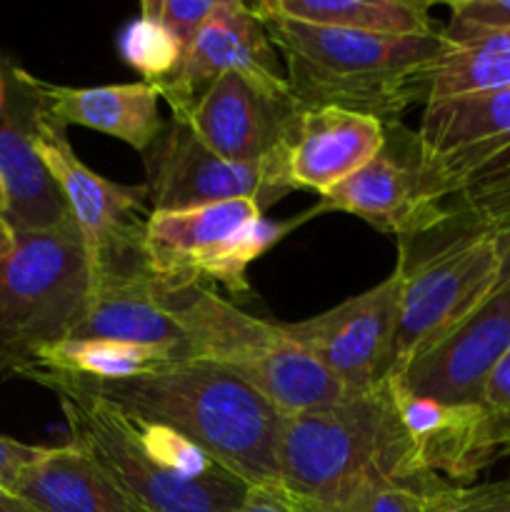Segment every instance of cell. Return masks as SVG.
I'll return each mask as SVG.
<instances>
[{"label":"cell","mask_w":510,"mask_h":512,"mask_svg":"<svg viewBox=\"0 0 510 512\" xmlns=\"http://www.w3.org/2000/svg\"><path fill=\"white\" fill-rule=\"evenodd\" d=\"M60 400L70 445L150 512H238L253 485L178 430L128 413L53 373H28Z\"/></svg>","instance_id":"1"},{"label":"cell","mask_w":510,"mask_h":512,"mask_svg":"<svg viewBox=\"0 0 510 512\" xmlns=\"http://www.w3.org/2000/svg\"><path fill=\"white\" fill-rule=\"evenodd\" d=\"M30 373H53L128 413L168 425L253 488H278L285 415L225 365L188 358L125 380H85L55 370Z\"/></svg>","instance_id":"2"},{"label":"cell","mask_w":510,"mask_h":512,"mask_svg":"<svg viewBox=\"0 0 510 512\" xmlns=\"http://www.w3.org/2000/svg\"><path fill=\"white\" fill-rule=\"evenodd\" d=\"M258 15V13H255ZM288 68L295 98L308 108L335 105L398 123V115L428 100V73L443 53L440 30L420 38L368 35L258 15Z\"/></svg>","instance_id":"3"},{"label":"cell","mask_w":510,"mask_h":512,"mask_svg":"<svg viewBox=\"0 0 510 512\" xmlns=\"http://www.w3.org/2000/svg\"><path fill=\"white\" fill-rule=\"evenodd\" d=\"M395 410L388 383L323 410L285 418L278 448V490L318 505L368 480L425 478Z\"/></svg>","instance_id":"4"},{"label":"cell","mask_w":510,"mask_h":512,"mask_svg":"<svg viewBox=\"0 0 510 512\" xmlns=\"http://www.w3.org/2000/svg\"><path fill=\"white\" fill-rule=\"evenodd\" d=\"M175 305L185 330V358L225 365L285 418L350 398L338 375L295 343L283 325L243 313L208 285L175 280Z\"/></svg>","instance_id":"5"},{"label":"cell","mask_w":510,"mask_h":512,"mask_svg":"<svg viewBox=\"0 0 510 512\" xmlns=\"http://www.w3.org/2000/svg\"><path fill=\"white\" fill-rule=\"evenodd\" d=\"M88 300V253L75 220L18 233L0 258V375L23 378L45 348L73 338Z\"/></svg>","instance_id":"6"},{"label":"cell","mask_w":510,"mask_h":512,"mask_svg":"<svg viewBox=\"0 0 510 512\" xmlns=\"http://www.w3.org/2000/svg\"><path fill=\"white\" fill-rule=\"evenodd\" d=\"M395 268L403 273V290L388 378L403 373L493 295L498 253L490 233L443 223L423 238L400 240Z\"/></svg>","instance_id":"7"},{"label":"cell","mask_w":510,"mask_h":512,"mask_svg":"<svg viewBox=\"0 0 510 512\" xmlns=\"http://www.w3.org/2000/svg\"><path fill=\"white\" fill-rule=\"evenodd\" d=\"M303 215L285 223L263 218L250 198L188 210H150L140 260L148 273L190 283H218L235 298L253 295L248 268L278 245Z\"/></svg>","instance_id":"8"},{"label":"cell","mask_w":510,"mask_h":512,"mask_svg":"<svg viewBox=\"0 0 510 512\" xmlns=\"http://www.w3.org/2000/svg\"><path fill=\"white\" fill-rule=\"evenodd\" d=\"M35 153L58 183L88 253L90 288L118 273L143 268L140 243L148 220V188L118 185L90 170L70 148L63 125L35 108Z\"/></svg>","instance_id":"9"},{"label":"cell","mask_w":510,"mask_h":512,"mask_svg":"<svg viewBox=\"0 0 510 512\" xmlns=\"http://www.w3.org/2000/svg\"><path fill=\"white\" fill-rule=\"evenodd\" d=\"M150 210H188L250 198L268 208L288 195V153L260 163H233L208 148L190 125L170 118L145 153Z\"/></svg>","instance_id":"10"},{"label":"cell","mask_w":510,"mask_h":512,"mask_svg":"<svg viewBox=\"0 0 510 512\" xmlns=\"http://www.w3.org/2000/svg\"><path fill=\"white\" fill-rule=\"evenodd\" d=\"M358 215L380 233L400 240H415L445 223V213L430 195L423 175L418 133L403 123L385 125V145L368 165L320 195L318 205L305 210V218L320 213Z\"/></svg>","instance_id":"11"},{"label":"cell","mask_w":510,"mask_h":512,"mask_svg":"<svg viewBox=\"0 0 510 512\" xmlns=\"http://www.w3.org/2000/svg\"><path fill=\"white\" fill-rule=\"evenodd\" d=\"M400 290L403 273L395 268L375 288L315 318L283 323V330L338 375L350 395L370 393L388 380L393 368Z\"/></svg>","instance_id":"12"},{"label":"cell","mask_w":510,"mask_h":512,"mask_svg":"<svg viewBox=\"0 0 510 512\" xmlns=\"http://www.w3.org/2000/svg\"><path fill=\"white\" fill-rule=\"evenodd\" d=\"M303 108L290 90L288 78L223 73L180 120L220 158L260 163L288 153Z\"/></svg>","instance_id":"13"},{"label":"cell","mask_w":510,"mask_h":512,"mask_svg":"<svg viewBox=\"0 0 510 512\" xmlns=\"http://www.w3.org/2000/svg\"><path fill=\"white\" fill-rule=\"evenodd\" d=\"M510 348V290L490 295L438 345L410 360L395 383L420 398L480 405L485 383Z\"/></svg>","instance_id":"14"},{"label":"cell","mask_w":510,"mask_h":512,"mask_svg":"<svg viewBox=\"0 0 510 512\" xmlns=\"http://www.w3.org/2000/svg\"><path fill=\"white\" fill-rule=\"evenodd\" d=\"M385 383L423 473L448 478L455 485H470V480L505 453L503 435L483 405L440 403L408 393L395 380Z\"/></svg>","instance_id":"15"},{"label":"cell","mask_w":510,"mask_h":512,"mask_svg":"<svg viewBox=\"0 0 510 512\" xmlns=\"http://www.w3.org/2000/svg\"><path fill=\"white\" fill-rule=\"evenodd\" d=\"M223 73L285 78L278 70L265 23L255 15L253 5L240 0H220L200 28L180 73L158 85V93L170 105L173 118H185L200 93Z\"/></svg>","instance_id":"16"},{"label":"cell","mask_w":510,"mask_h":512,"mask_svg":"<svg viewBox=\"0 0 510 512\" xmlns=\"http://www.w3.org/2000/svg\"><path fill=\"white\" fill-rule=\"evenodd\" d=\"M38 108L28 70L13 65L10 98L0 113V180L15 233H45L73 220L50 170L35 153L33 115Z\"/></svg>","instance_id":"17"},{"label":"cell","mask_w":510,"mask_h":512,"mask_svg":"<svg viewBox=\"0 0 510 512\" xmlns=\"http://www.w3.org/2000/svg\"><path fill=\"white\" fill-rule=\"evenodd\" d=\"M73 338L158 345L185 358V330L175 305V280L145 268L110 275L90 288L88 310Z\"/></svg>","instance_id":"18"},{"label":"cell","mask_w":510,"mask_h":512,"mask_svg":"<svg viewBox=\"0 0 510 512\" xmlns=\"http://www.w3.org/2000/svg\"><path fill=\"white\" fill-rule=\"evenodd\" d=\"M383 145V120L335 105H305L290 138V188L325 195L368 165Z\"/></svg>","instance_id":"19"},{"label":"cell","mask_w":510,"mask_h":512,"mask_svg":"<svg viewBox=\"0 0 510 512\" xmlns=\"http://www.w3.org/2000/svg\"><path fill=\"white\" fill-rule=\"evenodd\" d=\"M30 88L38 98L45 118L63 125L98 130L123 140L138 153H148L150 145L163 133L160 93L150 83L100 85V88H70L30 75Z\"/></svg>","instance_id":"20"},{"label":"cell","mask_w":510,"mask_h":512,"mask_svg":"<svg viewBox=\"0 0 510 512\" xmlns=\"http://www.w3.org/2000/svg\"><path fill=\"white\" fill-rule=\"evenodd\" d=\"M423 175L445 223L475 233L510 228V140L445 163H423Z\"/></svg>","instance_id":"21"},{"label":"cell","mask_w":510,"mask_h":512,"mask_svg":"<svg viewBox=\"0 0 510 512\" xmlns=\"http://www.w3.org/2000/svg\"><path fill=\"white\" fill-rule=\"evenodd\" d=\"M13 495L38 512H150L70 443L45 448L20 473Z\"/></svg>","instance_id":"22"},{"label":"cell","mask_w":510,"mask_h":512,"mask_svg":"<svg viewBox=\"0 0 510 512\" xmlns=\"http://www.w3.org/2000/svg\"><path fill=\"white\" fill-rule=\"evenodd\" d=\"M510 140V88L428 103L418 128L423 163H445Z\"/></svg>","instance_id":"23"},{"label":"cell","mask_w":510,"mask_h":512,"mask_svg":"<svg viewBox=\"0 0 510 512\" xmlns=\"http://www.w3.org/2000/svg\"><path fill=\"white\" fill-rule=\"evenodd\" d=\"M253 10L258 15L368 35L420 38L435 33L430 3L423 0H263Z\"/></svg>","instance_id":"24"},{"label":"cell","mask_w":510,"mask_h":512,"mask_svg":"<svg viewBox=\"0 0 510 512\" xmlns=\"http://www.w3.org/2000/svg\"><path fill=\"white\" fill-rule=\"evenodd\" d=\"M175 360L183 358L175 350L158 345L120 343L108 338H68L45 348L30 370H55L85 380H125L153 373Z\"/></svg>","instance_id":"25"},{"label":"cell","mask_w":510,"mask_h":512,"mask_svg":"<svg viewBox=\"0 0 510 512\" xmlns=\"http://www.w3.org/2000/svg\"><path fill=\"white\" fill-rule=\"evenodd\" d=\"M510 88V30L480 43L448 48L428 73V103Z\"/></svg>","instance_id":"26"},{"label":"cell","mask_w":510,"mask_h":512,"mask_svg":"<svg viewBox=\"0 0 510 512\" xmlns=\"http://www.w3.org/2000/svg\"><path fill=\"white\" fill-rule=\"evenodd\" d=\"M443 478L425 475L418 480H368L348 493L318 505H300L295 512H428V495Z\"/></svg>","instance_id":"27"},{"label":"cell","mask_w":510,"mask_h":512,"mask_svg":"<svg viewBox=\"0 0 510 512\" xmlns=\"http://www.w3.org/2000/svg\"><path fill=\"white\" fill-rule=\"evenodd\" d=\"M118 50L130 68L143 75V83L163 85L183 68V50L178 40L148 15L128 23L118 38Z\"/></svg>","instance_id":"28"},{"label":"cell","mask_w":510,"mask_h":512,"mask_svg":"<svg viewBox=\"0 0 510 512\" xmlns=\"http://www.w3.org/2000/svg\"><path fill=\"white\" fill-rule=\"evenodd\" d=\"M510 30V0H455L450 3V23L440 30L448 48L480 43Z\"/></svg>","instance_id":"29"},{"label":"cell","mask_w":510,"mask_h":512,"mask_svg":"<svg viewBox=\"0 0 510 512\" xmlns=\"http://www.w3.org/2000/svg\"><path fill=\"white\" fill-rule=\"evenodd\" d=\"M218 5L220 0H143L140 3V15H148L155 23L163 25L178 40L180 50L188 58L200 28L215 13Z\"/></svg>","instance_id":"30"},{"label":"cell","mask_w":510,"mask_h":512,"mask_svg":"<svg viewBox=\"0 0 510 512\" xmlns=\"http://www.w3.org/2000/svg\"><path fill=\"white\" fill-rule=\"evenodd\" d=\"M428 512H510V483L455 485L440 480L428 495Z\"/></svg>","instance_id":"31"},{"label":"cell","mask_w":510,"mask_h":512,"mask_svg":"<svg viewBox=\"0 0 510 512\" xmlns=\"http://www.w3.org/2000/svg\"><path fill=\"white\" fill-rule=\"evenodd\" d=\"M480 405H483V410L490 415V420H493V425L498 428V433L503 435V440L508 443L510 440V348L508 353L500 358V363L495 365L493 373H490Z\"/></svg>","instance_id":"32"},{"label":"cell","mask_w":510,"mask_h":512,"mask_svg":"<svg viewBox=\"0 0 510 512\" xmlns=\"http://www.w3.org/2000/svg\"><path fill=\"white\" fill-rule=\"evenodd\" d=\"M43 453L45 448H40V445H25L18 443V440L0 435V490L13 493L20 473H23L28 465H33Z\"/></svg>","instance_id":"33"},{"label":"cell","mask_w":510,"mask_h":512,"mask_svg":"<svg viewBox=\"0 0 510 512\" xmlns=\"http://www.w3.org/2000/svg\"><path fill=\"white\" fill-rule=\"evenodd\" d=\"M238 512H295L283 490L278 488H250L243 508Z\"/></svg>","instance_id":"34"},{"label":"cell","mask_w":510,"mask_h":512,"mask_svg":"<svg viewBox=\"0 0 510 512\" xmlns=\"http://www.w3.org/2000/svg\"><path fill=\"white\" fill-rule=\"evenodd\" d=\"M495 240V253H498V275H495V290H510V228L490 233Z\"/></svg>","instance_id":"35"},{"label":"cell","mask_w":510,"mask_h":512,"mask_svg":"<svg viewBox=\"0 0 510 512\" xmlns=\"http://www.w3.org/2000/svg\"><path fill=\"white\" fill-rule=\"evenodd\" d=\"M15 240H18V233L8 220V195H5L3 180H0V258L15 248Z\"/></svg>","instance_id":"36"},{"label":"cell","mask_w":510,"mask_h":512,"mask_svg":"<svg viewBox=\"0 0 510 512\" xmlns=\"http://www.w3.org/2000/svg\"><path fill=\"white\" fill-rule=\"evenodd\" d=\"M0 512H38V510H35L33 505L25 503V500H20L18 495L0 490Z\"/></svg>","instance_id":"37"},{"label":"cell","mask_w":510,"mask_h":512,"mask_svg":"<svg viewBox=\"0 0 510 512\" xmlns=\"http://www.w3.org/2000/svg\"><path fill=\"white\" fill-rule=\"evenodd\" d=\"M10 73H13V63L0 58V113H3L10 98Z\"/></svg>","instance_id":"38"},{"label":"cell","mask_w":510,"mask_h":512,"mask_svg":"<svg viewBox=\"0 0 510 512\" xmlns=\"http://www.w3.org/2000/svg\"><path fill=\"white\" fill-rule=\"evenodd\" d=\"M505 455H510V440H508V443H505Z\"/></svg>","instance_id":"39"}]
</instances>
